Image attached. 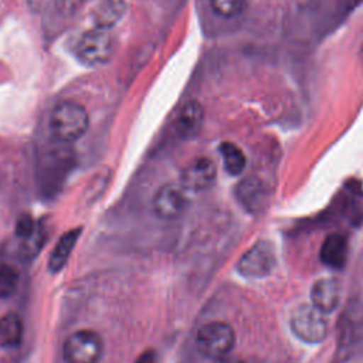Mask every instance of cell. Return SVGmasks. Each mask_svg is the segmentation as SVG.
<instances>
[{
  "mask_svg": "<svg viewBox=\"0 0 363 363\" xmlns=\"http://www.w3.org/2000/svg\"><path fill=\"white\" fill-rule=\"evenodd\" d=\"M50 128L61 142H74L88 129L86 109L74 101H62L51 112Z\"/></svg>",
  "mask_w": 363,
  "mask_h": 363,
  "instance_id": "1",
  "label": "cell"
},
{
  "mask_svg": "<svg viewBox=\"0 0 363 363\" xmlns=\"http://www.w3.org/2000/svg\"><path fill=\"white\" fill-rule=\"evenodd\" d=\"M234 345V329L221 320H213L203 325L196 335L197 352L210 360H218L228 356Z\"/></svg>",
  "mask_w": 363,
  "mask_h": 363,
  "instance_id": "2",
  "label": "cell"
},
{
  "mask_svg": "<svg viewBox=\"0 0 363 363\" xmlns=\"http://www.w3.org/2000/svg\"><path fill=\"white\" fill-rule=\"evenodd\" d=\"M104 340L95 330L81 329L71 333L62 346L65 363H99Z\"/></svg>",
  "mask_w": 363,
  "mask_h": 363,
  "instance_id": "3",
  "label": "cell"
},
{
  "mask_svg": "<svg viewBox=\"0 0 363 363\" xmlns=\"http://www.w3.org/2000/svg\"><path fill=\"white\" fill-rule=\"evenodd\" d=\"M291 329L305 343H320L328 335V322L312 303H302L291 315Z\"/></svg>",
  "mask_w": 363,
  "mask_h": 363,
  "instance_id": "4",
  "label": "cell"
},
{
  "mask_svg": "<svg viewBox=\"0 0 363 363\" xmlns=\"http://www.w3.org/2000/svg\"><path fill=\"white\" fill-rule=\"evenodd\" d=\"M113 37L108 30L92 28L81 35L77 43V57L86 65L105 64L113 54Z\"/></svg>",
  "mask_w": 363,
  "mask_h": 363,
  "instance_id": "5",
  "label": "cell"
},
{
  "mask_svg": "<svg viewBox=\"0 0 363 363\" xmlns=\"http://www.w3.org/2000/svg\"><path fill=\"white\" fill-rule=\"evenodd\" d=\"M275 264L277 258L271 242L258 241L244 252L237 264V269L247 278H264L272 272Z\"/></svg>",
  "mask_w": 363,
  "mask_h": 363,
  "instance_id": "6",
  "label": "cell"
},
{
  "mask_svg": "<svg viewBox=\"0 0 363 363\" xmlns=\"http://www.w3.org/2000/svg\"><path fill=\"white\" fill-rule=\"evenodd\" d=\"M187 189L182 183L170 182L162 186L153 197V211L162 220L179 218L187 208Z\"/></svg>",
  "mask_w": 363,
  "mask_h": 363,
  "instance_id": "7",
  "label": "cell"
},
{
  "mask_svg": "<svg viewBox=\"0 0 363 363\" xmlns=\"http://www.w3.org/2000/svg\"><path fill=\"white\" fill-rule=\"evenodd\" d=\"M235 197L245 211L258 214L264 211L269 203L271 190L259 177L250 176L235 186Z\"/></svg>",
  "mask_w": 363,
  "mask_h": 363,
  "instance_id": "8",
  "label": "cell"
},
{
  "mask_svg": "<svg viewBox=\"0 0 363 363\" xmlns=\"http://www.w3.org/2000/svg\"><path fill=\"white\" fill-rule=\"evenodd\" d=\"M217 176L216 164L208 157H196L186 164L182 172L180 183L187 190H204L208 189Z\"/></svg>",
  "mask_w": 363,
  "mask_h": 363,
  "instance_id": "9",
  "label": "cell"
},
{
  "mask_svg": "<svg viewBox=\"0 0 363 363\" xmlns=\"http://www.w3.org/2000/svg\"><path fill=\"white\" fill-rule=\"evenodd\" d=\"M312 305L323 313L333 312L340 299V286L335 278L318 279L311 291Z\"/></svg>",
  "mask_w": 363,
  "mask_h": 363,
  "instance_id": "10",
  "label": "cell"
},
{
  "mask_svg": "<svg viewBox=\"0 0 363 363\" xmlns=\"http://www.w3.org/2000/svg\"><path fill=\"white\" fill-rule=\"evenodd\" d=\"M204 121V111L200 102L189 101L177 115L176 130L183 139H190L196 136Z\"/></svg>",
  "mask_w": 363,
  "mask_h": 363,
  "instance_id": "11",
  "label": "cell"
},
{
  "mask_svg": "<svg viewBox=\"0 0 363 363\" xmlns=\"http://www.w3.org/2000/svg\"><path fill=\"white\" fill-rule=\"evenodd\" d=\"M349 247L347 240L342 234H330L322 244L320 259L330 268H340L345 265L347 258Z\"/></svg>",
  "mask_w": 363,
  "mask_h": 363,
  "instance_id": "12",
  "label": "cell"
},
{
  "mask_svg": "<svg viewBox=\"0 0 363 363\" xmlns=\"http://www.w3.org/2000/svg\"><path fill=\"white\" fill-rule=\"evenodd\" d=\"M81 234V228H74L67 231L61 238L57 241V244L52 248V252L50 254L48 259V268L51 272H58L61 268L65 267L77 241Z\"/></svg>",
  "mask_w": 363,
  "mask_h": 363,
  "instance_id": "13",
  "label": "cell"
},
{
  "mask_svg": "<svg viewBox=\"0 0 363 363\" xmlns=\"http://www.w3.org/2000/svg\"><path fill=\"white\" fill-rule=\"evenodd\" d=\"M23 320L14 313L9 312L0 316V346L1 347H16L23 339Z\"/></svg>",
  "mask_w": 363,
  "mask_h": 363,
  "instance_id": "14",
  "label": "cell"
},
{
  "mask_svg": "<svg viewBox=\"0 0 363 363\" xmlns=\"http://www.w3.org/2000/svg\"><path fill=\"white\" fill-rule=\"evenodd\" d=\"M126 9L125 0H104L95 11V27L108 30L115 26Z\"/></svg>",
  "mask_w": 363,
  "mask_h": 363,
  "instance_id": "15",
  "label": "cell"
},
{
  "mask_svg": "<svg viewBox=\"0 0 363 363\" xmlns=\"http://www.w3.org/2000/svg\"><path fill=\"white\" fill-rule=\"evenodd\" d=\"M220 153L223 157L224 169L231 176H240L245 166H247V157L244 152L233 142H223L220 145Z\"/></svg>",
  "mask_w": 363,
  "mask_h": 363,
  "instance_id": "16",
  "label": "cell"
},
{
  "mask_svg": "<svg viewBox=\"0 0 363 363\" xmlns=\"http://www.w3.org/2000/svg\"><path fill=\"white\" fill-rule=\"evenodd\" d=\"M18 286V271L10 264H0V299L14 295Z\"/></svg>",
  "mask_w": 363,
  "mask_h": 363,
  "instance_id": "17",
  "label": "cell"
},
{
  "mask_svg": "<svg viewBox=\"0 0 363 363\" xmlns=\"http://www.w3.org/2000/svg\"><path fill=\"white\" fill-rule=\"evenodd\" d=\"M210 4L217 16L233 18L245 10L247 0H210Z\"/></svg>",
  "mask_w": 363,
  "mask_h": 363,
  "instance_id": "18",
  "label": "cell"
},
{
  "mask_svg": "<svg viewBox=\"0 0 363 363\" xmlns=\"http://www.w3.org/2000/svg\"><path fill=\"white\" fill-rule=\"evenodd\" d=\"M35 228L37 225L34 224L33 218L30 216H23L16 223V235L20 237L21 240H26L35 231Z\"/></svg>",
  "mask_w": 363,
  "mask_h": 363,
  "instance_id": "19",
  "label": "cell"
},
{
  "mask_svg": "<svg viewBox=\"0 0 363 363\" xmlns=\"http://www.w3.org/2000/svg\"><path fill=\"white\" fill-rule=\"evenodd\" d=\"M135 363H156V353L153 350H146L138 356Z\"/></svg>",
  "mask_w": 363,
  "mask_h": 363,
  "instance_id": "20",
  "label": "cell"
},
{
  "mask_svg": "<svg viewBox=\"0 0 363 363\" xmlns=\"http://www.w3.org/2000/svg\"><path fill=\"white\" fill-rule=\"evenodd\" d=\"M214 363H244L235 357H230V356H225L223 359H218V360H214Z\"/></svg>",
  "mask_w": 363,
  "mask_h": 363,
  "instance_id": "21",
  "label": "cell"
}]
</instances>
